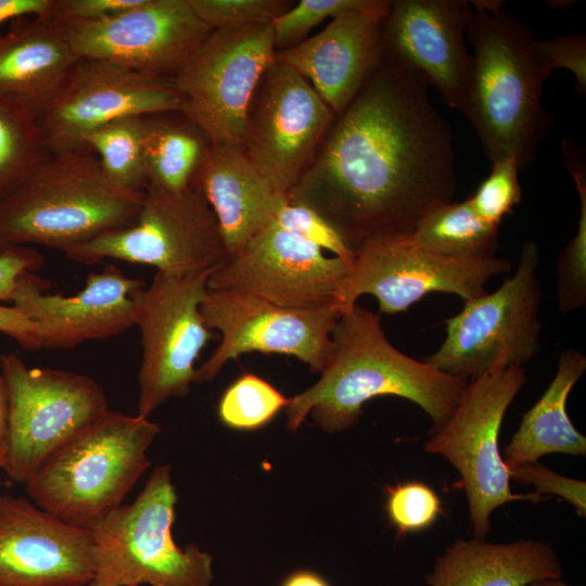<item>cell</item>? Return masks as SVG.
Instances as JSON below:
<instances>
[{
	"label": "cell",
	"instance_id": "obj_39",
	"mask_svg": "<svg viewBox=\"0 0 586 586\" xmlns=\"http://www.w3.org/2000/svg\"><path fill=\"white\" fill-rule=\"evenodd\" d=\"M510 480L533 485L535 494L557 495L576 509L579 517L586 514V483L563 476L546 466L534 462L508 468Z\"/></svg>",
	"mask_w": 586,
	"mask_h": 586
},
{
	"label": "cell",
	"instance_id": "obj_13",
	"mask_svg": "<svg viewBox=\"0 0 586 586\" xmlns=\"http://www.w3.org/2000/svg\"><path fill=\"white\" fill-rule=\"evenodd\" d=\"M276 53L271 23L214 29L174 79L180 113L211 144L240 145L251 101Z\"/></svg>",
	"mask_w": 586,
	"mask_h": 586
},
{
	"label": "cell",
	"instance_id": "obj_21",
	"mask_svg": "<svg viewBox=\"0 0 586 586\" xmlns=\"http://www.w3.org/2000/svg\"><path fill=\"white\" fill-rule=\"evenodd\" d=\"M474 8L468 0L392 1L384 50L419 73L443 101L461 111L472 59L466 34Z\"/></svg>",
	"mask_w": 586,
	"mask_h": 586
},
{
	"label": "cell",
	"instance_id": "obj_5",
	"mask_svg": "<svg viewBox=\"0 0 586 586\" xmlns=\"http://www.w3.org/2000/svg\"><path fill=\"white\" fill-rule=\"evenodd\" d=\"M160 432L149 418L110 409L48 459L24 484L26 493L61 521L91 530L149 469L146 453Z\"/></svg>",
	"mask_w": 586,
	"mask_h": 586
},
{
	"label": "cell",
	"instance_id": "obj_18",
	"mask_svg": "<svg viewBox=\"0 0 586 586\" xmlns=\"http://www.w3.org/2000/svg\"><path fill=\"white\" fill-rule=\"evenodd\" d=\"M349 265L271 221L211 273L207 289L283 307L320 308L334 304Z\"/></svg>",
	"mask_w": 586,
	"mask_h": 586
},
{
	"label": "cell",
	"instance_id": "obj_31",
	"mask_svg": "<svg viewBox=\"0 0 586 586\" xmlns=\"http://www.w3.org/2000/svg\"><path fill=\"white\" fill-rule=\"evenodd\" d=\"M50 155L37 120L0 101V200Z\"/></svg>",
	"mask_w": 586,
	"mask_h": 586
},
{
	"label": "cell",
	"instance_id": "obj_37",
	"mask_svg": "<svg viewBox=\"0 0 586 586\" xmlns=\"http://www.w3.org/2000/svg\"><path fill=\"white\" fill-rule=\"evenodd\" d=\"M272 221L284 230L310 242L330 255L352 263L355 254L336 230L317 212L285 199Z\"/></svg>",
	"mask_w": 586,
	"mask_h": 586
},
{
	"label": "cell",
	"instance_id": "obj_7",
	"mask_svg": "<svg viewBox=\"0 0 586 586\" xmlns=\"http://www.w3.org/2000/svg\"><path fill=\"white\" fill-rule=\"evenodd\" d=\"M540 250L534 241L520 251L515 271L493 292L464 302L445 321L441 346L424 360L469 382L497 368L524 367L542 346Z\"/></svg>",
	"mask_w": 586,
	"mask_h": 586
},
{
	"label": "cell",
	"instance_id": "obj_4",
	"mask_svg": "<svg viewBox=\"0 0 586 586\" xmlns=\"http://www.w3.org/2000/svg\"><path fill=\"white\" fill-rule=\"evenodd\" d=\"M143 192L113 182L90 150L51 154L0 200V239L65 253L131 225Z\"/></svg>",
	"mask_w": 586,
	"mask_h": 586
},
{
	"label": "cell",
	"instance_id": "obj_33",
	"mask_svg": "<svg viewBox=\"0 0 586 586\" xmlns=\"http://www.w3.org/2000/svg\"><path fill=\"white\" fill-rule=\"evenodd\" d=\"M385 510L397 534L403 536L431 526L442 512L437 494L422 482L386 487Z\"/></svg>",
	"mask_w": 586,
	"mask_h": 586
},
{
	"label": "cell",
	"instance_id": "obj_11",
	"mask_svg": "<svg viewBox=\"0 0 586 586\" xmlns=\"http://www.w3.org/2000/svg\"><path fill=\"white\" fill-rule=\"evenodd\" d=\"M510 270V262L496 255L447 256L417 247L406 234L379 237L355 253L334 306L342 314L360 296L372 295L380 313L394 315L431 293L455 294L467 302Z\"/></svg>",
	"mask_w": 586,
	"mask_h": 586
},
{
	"label": "cell",
	"instance_id": "obj_44",
	"mask_svg": "<svg viewBox=\"0 0 586 586\" xmlns=\"http://www.w3.org/2000/svg\"><path fill=\"white\" fill-rule=\"evenodd\" d=\"M9 449V399L5 381L0 372V469H4Z\"/></svg>",
	"mask_w": 586,
	"mask_h": 586
},
{
	"label": "cell",
	"instance_id": "obj_14",
	"mask_svg": "<svg viewBox=\"0 0 586 586\" xmlns=\"http://www.w3.org/2000/svg\"><path fill=\"white\" fill-rule=\"evenodd\" d=\"M334 116L304 77L275 60L255 90L240 146L272 189L286 195L311 164Z\"/></svg>",
	"mask_w": 586,
	"mask_h": 586
},
{
	"label": "cell",
	"instance_id": "obj_34",
	"mask_svg": "<svg viewBox=\"0 0 586 586\" xmlns=\"http://www.w3.org/2000/svg\"><path fill=\"white\" fill-rule=\"evenodd\" d=\"M519 170L520 167L512 157L492 164L489 175L475 193L468 198L474 212L487 224L499 227L504 217L512 214L521 202Z\"/></svg>",
	"mask_w": 586,
	"mask_h": 586
},
{
	"label": "cell",
	"instance_id": "obj_16",
	"mask_svg": "<svg viewBox=\"0 0 586 586\" xmlns=\"http://www.w3.org/2000/svg\"><path fill=\"white\" fill-rule=\"evenodd\" d=\"M55 25L78 59L169 79L188 65L213 31L188 0H140L102 20Z\"/></svg>",
	"mask_w": 586,
	"mask_h": 586
},
{
	"label": "cell",
	"instance_id": "obj_35",
	"mask_svg": "<svg viewBox=\"0 0 586 586\" xmlns=\"http://www.w3.org/2000/svg\"><path fill=\"white\" fill-rule=\"evenodd\" d=\"M198 17L213 30L271 23L293 4L286 0H188Z\"/></svg>",
	"mask_w": 586,
	"mask_h": 586
},
{
	"label": "cell",
	"instance_id": "obj_43",
	"mask_svg": "<svg viewBox=\"0 0 586 586\" xmlns=\"http://www.w3.org/2000/svg\"><path fill=\"white\" fill-rule=\"evenodd\" d=\"M53 0H0V26L25 15L43 16Z\"/></svg>",
	"mask_w": 586,
	"mask_h": 586
},
{
	"label": "cell",
	"instance_id": "obj_29",
	"mask_svg": "<svg viewBox=\"0 0 586 586\" xmlns=\"http://www.w3.org/2000/svg\"><path fill=\"white\" fill-rule=\"evenodd\" d=\"M562 154L579 200L576 232L556 260L558 308L570 314L586 307V166L585 154L573 139L563 140Z\"/></svg>",
	"mask_w": 586,
	"mask_h": 586
},
{
	"label": "cell",
	"instance_id": "obj_48",
	"mask_svg": "<svg viewBox=\"0 0 586 586\" xmlns=\"http://www.w3.org/2000/svg\"><path fill=\"white\" fill-rule=\"evenodd\" d=\"M138 586H151V585H138Z\"/></svg>",
	"mask_w": 586,
	"mask_h": 586
},
{
	"label": "cell",
	"instance_id": "obj_22",
	"mask_svg": "<svg viewBox=\"0 0 586 586\" xmlns=\"http://www.w3.org/2000/svg\"><path fill=\"white\" fill-rule=\"evenodd\" d=\"M391 4L364 0L330 20L315 36L277 51L276 60L304 77L334 115H340L383 58V29Z\"/></svg>",
	"mask_w": 586,
	"mask_h": 586
},
{
	"label": "cell",
	"instance_id": "obj_47",
	"mask_svg": "<svg viewBox=\"0 0 586 586\" xmlns=\"http://www.w3.org/2000/svg\"><path fill=\"white\" fill-rule=\"evenodd\" d=\"M9 245L5 244L1 239H0V253L5 250Z\"/></svg>",
	"mask_w": 586,
	"mask_h": 586
},
{
	"label": "cell",
	"instance_id": "obj_25",
	"mask_svg": "<svg viewBox=\"0 0 586 586\" xmlns=\"http://www.w3.org/2000/svg\"><path fill=\"white\" fill-rule=\"evenodd\" d=\"M561 575V563L549 543L492 544L474 537L445 548L425 581L430 586H526Z\"/></svg>",
	"mask_w": 586,
	"mask_h": 586
},
{
	"label": "cell",
	"instance_id": "obj_24",
	"mask_svg": "<svg viewBox=\"0 0 586 586\" xmlns=\"http://www.w3.org/2000/svg\"><path fill=\"white\" fill-rule=\"evenodd\" d=\"M78 58L52 22L35 17L0 34V101L36 120L54 100Z\"/></svg>",
	"mask_w": 586,
	"mask_h": 586
},
{
	"label": "cell",
	"instance_id": "obj_17",
	"mask_svg": "<svg viewBox=\"0 0 586 586\" xmlns=\"http://www.w3.org/2000/svg\"><path fill=\"white\" fill-rule=\"evenodd\" d=\"M181 105L174 79L78 59L37 123L50 153L62 154L88 150L85 137L114 119L180 112Z\"/></svg>",
	"mask_w": 586,
	"mask_h": 586
},
{
	"label": "cell",
	"instance_id": "obj_20",
	"mask_svg": "<svg viewBox=\"0 0 586 586\" xmlns=\"http://www.w3.org/2000/svg\"><path fill=\"white\" fill-rule=\"evenodd\" d=\"M48 288L47 280L25 272L17 280L12 305L38 327L42 348H72L133 327L136 296L143 284L107 265L91 272L74 295L52 294Z\"/></svg>",
	"mask_w": 586,
	"mask_h": 586
},
{
	"label": "cell",
	"instance_id": "obj_46",
	"mask_svg": "<svg viewBox=\"0 0 586 586\" xmlns=\"http://www.w3.org/2000/svg\"><path fill=\"white\" fill-rule=\"evenodd\" d=\"M526 586H570L560 578H540L530 583Z\"/></svg>",
	"mask_w": 586,
	"mask_h": 586
},
{
	"label": "cell",
	"instance_id": "obj_28",
	"mask_svg": "<svg viewBox=\"0 0 586 586\" xmlns=\"http://www.w3.org/2000/svg\"><path fill=\"white\" fill-rule=\"evenodd\" d=\"M498 229L484 221L468 199L431 209L406 234L417 247L447 256H489L498 250Z\"/></svg>",
	"mask_w": 586,
	"mask_h": 586
},
{
	"label": "cell",
	"instance_id": "obj_49",
	"mask_svg": "<svg viewBox=\"0 0 586 586\" xmlns=\"http://www.w3.org/2000/svg\"><path fill=\"white\" fill-rule=\"evenodd\" d=\"M1 356V355H0Z\"/></svg>",
	"mask_w": 586,
	"mask_h": 586
},
{
	"label": "cell",
	"instance_id": "obj_45",
	"mask_svg": "<svg viewBox=\"0 0 586 586\" xmlns=\"http://www.w3.org/2000/svg\"><path fill=\"white\" fill-rule=\"evenodd\" d=\"M280 586H331L319 573L313 570H296L288 574Z\"/></svg>",
	"mask_w": 586,
	"mask_h": 586
},
{
	"label": "cell",
	"instance_id": "obj_3",
	"mask_svg": "<svg viewBox=\"0 0 586 586\" xmlns=\"http://www.w3.org/2000/svg\"><path fill=\"white\" fill-rule=\"evenodd\" d=\"M466 38L472 66L461 112L491 164L512 157L531 165L553 119L543 105L551 75L539 60L533 31L497 0L471 1Z\"/></svg>",
	"mask_w": 586,
	"mask_h": 586
},
{
	"label": "cell",
	"instance_id": "obj_10",
	"mask_svg": "<svg viewBox=\"0 0 586 586\" xmlns=\"http://www.w3.org/2000/svg\"><path fill=\"white\" fill-rule=\"evenodd\" d=\"M64 254L85 265L111 258L149 265L173 275L214 270L226 262L215 214L193 186L180 192L148 186L131 225Z\"/></svg>",
	"mask_w": 586,
	"mask_h": 586
},
{
	"label": "cell",
	"instance_id": "obj_2",
	"mask_svg": "<svg viewBox=\"0 0 586 586\" xmlns=\"http://www.w3.org/2000/svg\"><path fill=\"white\" fill-rule=\"evenodd\" d=\"M331 343L320 379L289 398L285 412L291 432L308 415L326 433L345 431L357 424L364 405L379 396L415 403L436 429L451 416L468 384L397 349L380 317L357 303L337 317Z\"/></svg>",
	"mask_w": 586,
	"mask_h": 586
},
{
	"label": "cell",
	"instance_id": "obj_42",
	"mask_svg": "<svg viewBox=\"0 0 586 586\" xmlns=\"http://www.w3.org/2000/svg\"><path fill=\"white\" fill-rule=\"evenodd\" d=\"M0 333L25 349L42 348L38 327L14 305L0 304Z\"/></svg>",
	"mask_w": 586,
	"mask_h": 586
},
{
	"label": "cell",
	"instance_id": "obj_30",
	"mask_svg": "<svg viewBox=\"0 0 586 586\" xmlns=\"http://www.w3.org/2000/svg\"><path fill=\"white\" fill-rule=\"evenodd\" d=\"M144 116H124L91 131L85 137L107 177L116 184L144 191L148 178L143 160Z\"/></svg>",
	"mask_w": 586,
	"mask_h": 586
},
{
	"label": "cell",
	"instance_id": "obj_26",
	"mask_svg": "<svg viewBox=\"0 0 586 586\" xmlns=\"http://www.w3.org/2000/svg\"><path fill=\"white\" fill-rule=\"evenodd\" d=\"M586 371V356L575 348L563 351L556 374L539 399L522 417L506 446L502 459L508 468L538 462L545 455H586V437L573 425L566 402Z\"/></svg>",
	"mask_w": 586,
	"mask_h": 586
},
{
	"label": "cell",
	"instance_id": "obj_12",
	"mask_svg": "<svg viewBox=\"0 0 586 586\" xmlns=\"http://www.w3.org/2000/svg\"><path fill=\"white\" fill-rule=\"evenodd\" d=\"M214 270L157 271L150 285L138 292L133 326L140 331L142 348L139 416L149 418L168 399L184 397L194 383V364L211 337L201 303Z\"/></svg>",
	"mask_w": 586,
	"mask_h": 586
},
{
	"label": "cell",
	"instance_id": "obj_32",
	"mask_svg": "<svg viewBox=\"0 0 586 586\" xmlns=\"http://www.w3.org/2000/svg\"><path fill=\"white\" fill-rule=\"evenodd\" d=\"M289 398L262 377L246 372L222 393L218 417L230 429L254 431L272 421L288 406Z\"/></svg>",
	"mask_w": 586,
	"mask_h": 586
},
{
	"label": "cell",
	"instance_id": "obj_1",
	"mask_svg": "<svg viewBox=\"0 0 586 586\" xmlns=\"http://www.w3.org/2000/svg\"><path fill=\"white\" fill-rule=\"evenodd\" d=\"M429 84L384 50L286 194L321 215L355 254L379 237L410 233L457 189L454 133Z\"/></svg>",
	"mask_w": 586,
	"mask_h": 586
},
{
	"label": "cell",
	"instance_id": "obj_41",
	"mask_svg": "<svg viewBox=\"0 0 586 586\" xmlns=\"http://www.w3.org/2000/svg\"><path fill=\"white\" fill-rule=\"evenodd\" d=\"M42 264V254L31 246L9 245L3 250L0 253V302L12 303L20 277L37 271Z\"/></svg>",
	"mask_w": 586,
	"mask_h": 586
},
{
	"label": "cell",
	"instance_id": "obj_9",
	"mask_svg": "<svg viewBox=\"0 0 586 586\" xmlns=\"http://www.w3.org/2000/svg\"><path fill=\"white\" fill-rule=\"evenodd\" d=\"M9 399V449L4 471L17 483L103 417L109 402L92 378L67 370L28 367L14 353L0 356Z\"/></svg>",
	"mask_w": 586,
	"mask_h": 586
},
{
	"label": "cell",
	"instance_id": "obj_6",
	"mask_svg": "<svg viewBox=\"0 0 586 586\" xmlns=\"http://www.w3.org/2000/svg\"><path fill=\"white\" fill-rule=\"evenodd\" d=\"M177 501L171 467L158 466L131 504L92 526L90 586H211L213 556L195 544L180 548L173 538Z\"/></svg>",
	"mask_w": 586,
	"mask_h": 586
},
{
	"label": "cell",
	"instance_id": "obj_38",
	"mask_svg": "<svg viewBox=\"0 0 586 586\" xmlns=\"http://www.w3.org/2000/svg\"><path fill=\"white\" fill-rule=\"evenodd\" d=\"M535 51L545 68L571 72L579 94L586 92V36L571 33L552 39H535Z\"/></svg>",
	"mask_w": 586,
	"mask_h": 586
},
{
	"label": "cell",
	"instance_id": "obj_15",
	"mask_svg": "<svg viewBox=\"0 0 586 586\" xmlns=\"http://www.w3.org/2000/svg\"><path fill=\"white\" fill-rule=\"evenodd\" d=\"M201 314L221 340L196 368L194 383L213 380L228 361L255 352L294 356L320 373L330 358L331 334L341 311L334 304L290 308L244 293L207 289Z\"/></svg>",
	"mask_w": 586,
	"mask_h": 586
},
{
	"label": "cell",
	"instance_id": "obj_36",
	"mask_svg": "<svg viewBox=\"0 0 586 586\" xmlns=\"http://www.w3.org/2000/svg\"><path fill=\"white\" fill-rule=\"evenodd\" d=\"M362 2L364 0H301L271 22L276 50L297 44L320 23L357 8Z\"/></svg>",
	"mask_w": 586,
	"mask_h": 586
},
{
	"label": "cell",
	"instance_id": "obj_19",
	"mask_svg": "<svg viewBox=\"0 0 586 586\" xmlns=\"http://www.w3.org/2000/svg\"><path fill=\"white\" fill-rule=\"evenodd\" d=\"M94 574L90 530L24 496L0 495V586H90Z\"/></svg>",
	"mask_w": 586,
	"mask_h": 586
},
{
	"label": "cell",
	"instance_id": "obj_8",
	"mask_svg": "<svg viewBox=\"0 0 586 586\" xmlns=\"http://www.w3.org/2000/svg\"><path fill=\"white\" fill-rule=\"evenodd\" d=\"M525 382L524 367L514 366L469 381L451 416L430 430L424 444L425 453L444 457L460 474L475 538L485 539L491 514L498 507L546 499L535 493H512L509 470L498 447L505 415Z\"/></svg>",
	"mask_w": 586,
	"mask_h": 586
},
{
	"label": "cell",
	"instance_id": "obj_23",
	"mask_svg": "<svg viewBox=\"0 0 586 586\" xmlns=\"http://www.w3.org/2000/svg\"><path fill=\"white\" fill-rule=\"evenodd\" d=\"M217 219L226 259L268 226L286 195L275 191L240 145L211 144L192 184Z\"/></svg>",
	"mask_w": 586,
	"mask_h": 586
},
{
	"label": "cell",
	"instance_id": "obj_27",
	"mask_svg": "<svg viewBox=\"0 0 586 586\" xmlns=\"http://www.w3.org/2000/svg\"><path fill=\"white\" fill-rule=\"evenodd\" d=\"M209 145L206 136L180 112L144 116L148 186L170 192L191 188Z\"/></svg>",
	"mask_w": 586,
	"mask_h": 586
},
{
	"label": "cell",
	"instance_id": "obj_40",
	"mask_svg": "<svg viewBox=\"0 0 586 586\" xmlns=\"http://www.w3.org/2000/svg\"><path fill=\"white\" fill-rule=\"evenodd\" d=\"M140 0H53L48 12L40 16L54 24L92 22L131 8Z\"/></svg>",
	"mask_w": 586,
	"mask_h": 586
}]
</instances>
